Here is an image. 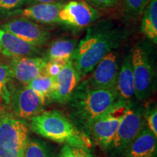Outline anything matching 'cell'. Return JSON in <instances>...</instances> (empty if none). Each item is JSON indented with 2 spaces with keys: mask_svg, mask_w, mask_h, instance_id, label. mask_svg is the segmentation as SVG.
Masks as SVG:
<instances>
[{
  "mask_svg": "<svg viewBox=\"0 0 157 157\" xmlns=\"http://www.w3.org/2000/svg\"><path fill=\"white\" fill-rule=\"evenodd\" d=\"M99 12L84 1L64 3L58 14V23L74 29L89 26L99 18Z\"/></svg>",
  "mask_w": 157,
  "mask_h": 157,
  "instance_id": "cell-8",
  "label": "cell"
},
{
  "mask_svg": "<svg viewBox=\"0 0 157 157\" xmlns=\"http://www.w3.org/2000/svg\"><path fill=\"white\" fill-rule=\"evenodd\" d=\"M117 99L115 90L92 87L84 81L78 84L67 104L75 125L86 134L92 123L111 109Z\"/></svg>",
  "mask_w": 157,
  "mask_h": 157,
  "instance_id": "cell-2",
  "label": "cell"
},
{
  "mask_svg": "<svg viewBox=\"0 0 157 157\" xmlns=\"http://www.w3.org/2000/svg\"><path fill=\"white\" fill-rule=\"evenodd\" d=\"M116 91L118 99L130 101L135 96L134 78H133L130 53L124 58L118 73Z\"/></svg>",
  "mask_w": 157,
  "mask_h": 157,
  "instance_id": "cell-18",
  "label": "cell"
},
{
  "mask_svg": "<svg viewBox=\"0 0 157 157\" xmlns=\"http://www.w3.org/2000/svg\"><path fill=\"white\" fill-rule=\"evenodd\" d=\"M127 35L125 29L111 21H101L88 27L71 60L80 76L91 73L98 62L109 52L119 48Z\"/></svg>",
  "mask_w": 157,
  "mask_h": 157,
  "instance_id": "cell-1",
  "label": "cell"
},
{
  "mask_svg": "<svg viewBox=\"0 0 157 157\" xmlns=\"http://www.w3.org/2000/svg\"><path fill=\"white\" fill-rule=\"evenodd\" d=\"M92 5L100 9H107L114 7L118 0H87Z\"/></svg>",
  "mask_w": 157,
  "mask_h": 157,
  "instance_id": "cell-28",
  "label": "cell"
},
{
  "mask_svg": "<svg viewBox=\"0 0 157 157\" xmlns=\"http://www.w3.org/2000/svg\"><path fill=\"white\" fill-rule=\"evenodd\" d=\"M30 121L33 132L54 142L85 148L91 146L90 137L68 117L56 110L42 111Z\"/></svg>",
  "mask_w": 157,
  "mask_h": 157,
  "instance_id": "cell-3",
  "label": "cell"
},
{
  "mask_svg": "<svg viewBox=\"0 0 157 157\" xmlns=\"http://www.w3.org/2000/svg\"><path fill=\"white\" fill-rule=\"evenodd\" d=\"M56 80L55 77L43 74L35 78L25 85L34 90L45 101H50L51 93L54 90Z\"/></svg>",
  "mask_w": 157,
  "mask_h": 157,
  "instance_id": "cell-20",
  "label": "cell"
},
{
  "mask_svg": "<svg viewBox=\"0 0 157 157\" xmlns=\"http://www.w3.org/2000/svg\"><path fill=\"white\" fill-rule=\"evenodd\" d=\"M58 157H61V156H60V155H59V156Z\"/></svg>",
  "mask_w": 157,
  "mask_h": 157,
  "instance_id": "cell-31",
  "label": "cell"
},
{
  "mask_svg": "<svg viewBox=\"0 0 157 157\" xmlns=\"http://www.w3.org/2000/svg\"><path fill=\"white\" fill-rule=\"evenodd\" d=\"M125 14L132 19L138 18L148 4L149 0H123Z\"/></svg>",
  "mask_w": 157,
  "mask_h": 157,
  "instance_id": "cell-23",
  "label": "cell"
},
{
  "mask_svg": "<svg viewBox=\"0 0 157 157\" xmlns=\"http://www.w3.org/2000/svg\"><path fill=\"white\" fill-rule=\"evenodd\" d=\"M81 76L72 65L66 63L55 77L56 84L51 93L50 101L60 104H67L81 81Z\"/></svg>",
  "mask_w": 157,
  "mask_h": 157,
  "instance_id": "cell-12",
  "label": "cell"
},
{
  "mask_svg": "<svg viewBox=\"0 0 157 157\" xmlns=\"http://www.w3.org/2000/svg\"><path fill=\"white\" fill-rule=\"evenodd\" d=\"M39 52V48L17 38L14 35L0 29V53L7 57L32 56Z\"/></svg>",
  "mask_w": 157,
  "mask_h": 157,
  "instance_id": "cell-16",
  "label": "cell"
},
{
  "mask_svg": "<svg viewBox=\"0 0 157 157\" xmlns=\"http://www.w3.org/2000/svg\"><path fill=\"white\" fill-rule=\"evenodd\" d=\"M29 134L24 119L5 111L0 117V157H24Z\"/></svg>",
  "mask_w": 157,
  "mask_h": 157,
  "instance_id": "cell-5",
  "label": "cell"
},
{
  "mask_svg": "<svg viewBox=\"0 0 157 157\" xmlns=\"http://www.w3.org/2000/svg\"><path fill=\"white\" fill-rule=\"evenodd\" d=\"M2 29L37 48L47 44L50 38L48 30L25 17L12 19L2 25Z\"/></svg>",
  "mask_w": 157,
  "mask_h": 157,
  "instance_id": "cell-9",
  "label": "cell"
},
{
  "mask_svg": "<svg viewBox=\"0 0 157 157\" xmlns=\"http://www.w3.org/2000/svg\"><path fill=\"white\" fill-rule=\"evenodd\" d=\"M47 62L39 57L24 56L12 58L10 66L13 78L27 84L31 80L44 74Z\"/></svg>",
  "mask_w": 157,
  "mask_h": 157,
  "instance_id": "cell-14",
  "label": "cell"
},
{
  "mask_svg": "<svg viewBox=\"0 0 157 157\" xmlns=\"http://www.w3.org/2000/svg\"><path fill=\"white\" fill-rule=\"evenodd\" d=\"M13 109L19 119H29L44 111L47 102L26 85L10 95Z\"/></svg>",
  "mask_w": 157,
  "mask_h": 157,
  "instance_id": "cell-11",
  "label": "cell"
},
{
  "mask_svg": "<svg viewBox=\"0 0 157 157\" xmlns=\"http://www.w3.org/2000/svg\"><path fill=\"white\" fill-rule=\"evenodd\" d=\"M130 101L117 99L111 109L94 121L86 132L90 140H93L98 146L106 151L119 128Z\"/></svg>",
  "mask_w": 157,
  "mask_h": 157,
  "instance_id": "cell-6",
  "label": "cell"
},
{
  "mask_svg": "<svg viewBox=\"0 0 157 157\" xmlns=\"http://www.w3.org/2000/svg\"><path fill=\"white\" fill-rule=\"evenodd\" d=\"M141 31L149 42L157 43V0H151L143 10Z\"/></svg>",
  "mask_w": 157,
  "mask_h": 157,
  "instance_id": "cell-19",
  "label": "cell"
},
{
  "mask_svg": "<svg viewBox=\"0 0 157 157\" xmlns=\"http://www.w3.org/2000/svg\"><path fill=\"white\" fill-rule=\"evenodd\" d=\"M13 78V71L10 66L0 62V98H3L7 103L10 101V93L8 90V84Z\"/></svg>",
  "mask_w": 157,
  "mask_h": 157,
  "instance_id": "cell-22",
  "label": "cell"
},
{
  "mask_svg": "<svg viewBox=\"0 0 157 157\" xmlns=\"http://www.w3.org/2000/svg\"><path fill=\"white\" fill-rule=\"evenodd\" d=\"M118 54L111 51L98 62L94 68L92 76L87 81V84L92 87L101 89L115 90L118 73L119 62Z\"/></svg>",
  "mask_w": 157,
  "mask_h": 157,
  "instance_id": "cell-10",
  "label": "cell"
},
{
  "mask_svg": "<svg viewBox=\"0 0 157 157\" xmlns=\"http://www.w3.org/2000/svg\"><path fill=\"white\" fill-rule=\"evenodd\" d=\"M135 97L143 101L151 95L155 86L154 50L151 43L147 41L137 42L130 53Z\"/></svg>",
  "mask_w": 157,
  "mask_h": 157,
  "instance_id": "cell-4",
  "label": "cell"
},
{
  "mask_svg": "<svg viewBox=\"0 0 157 157\" xmlns=\"http://www.w3.org/2000/svg\"><path fill=\"white\" fill-rule=\"evenodd\" d=\"M64 66V65H63ZM63 67V65L59 63L56 61H49L47 62L46 66H45L44 74L46 75L52 76V77H56L58 75L60 69Z\"/></svg>",
  "mask_w": 157,
  "mask_h": 157,
  "instance_id": "cell-27",
  "label": "cell"
},
{
  "mask_svg": "<svg viewBox=\"0 0 157 157\" xmlns=\"http://www.w3.org/2000/svg\"><path fill=\"white\" fill-rule=\"evenodd\" d=\"M120 157H157V137L145 125Z\"/></svg>",
  "mask_w": 157,
  "mask_h": 157,
  "instance_id": "cell-15",
  "label": "cell"
},
{
  "mask_svg": "<svg viewBox=\"0 0 157 157\" xmlns=\"http://www.w3.org/2000/svg\"><path fill=\"white\" fill-rule=\"evenodd\" d=\"M61 157H93L89 148L64 145L60 150Z\"/></svg>",
  "mask_w": 157,
  "mask_h": 157,
  "instance_id": "cell-26",
  "label": "cell"
},
{
  "mask_svg": "<svg viewBox=\"0 0 157 157\" xmlns=\"http://www.w3.org/2000/svg\"><path fill=\"white\" fill-rule=\"evenodd\" d=\"M145 125L144 109L131 101L106 151L113 157L121 156L129 143L134 140Z\"/></svg>",
  "mask_w": 157,
  "mask_h": 157,
  "instance_id": "cell-7",
  "label": "cell"
},
{
  "mask_svg": "<svg viewBox=\"0 0 157 157\" xmlns=\"http://www.w3.org/2000/svg\"><path fill=\"white\" fill-rule=\"evenodd\" d=\"M26 0H0V18L9 17L12 13L22 8Z\"/></svg>",
  "mask_w": 157,
  "mask_h": 157,
  "instance_id": "cell-24",
  "label": "cell"
},
{
  "mask_svg": "<svg viewBox=\"0 0 157 157\" xmlns=\"http://www.w3.org/2000/svg\"><path fill=\"white\" fill-rule=\"evenodd\" d=\"M63 5V2L36 4L17 10L9 17H21L44 24H55L58 23L59 12Z\"/></svg>",
  "mask_w": 157,
  "mask_h": 157,
  "instance_id": "cell-13",
  "label": "cell"
},
{
  "mask_svg": "<svg viewBox=\"0 0 157 157\" xmlns=\"http://www.w3.org/2000/svg\"><path fill=\"white\" fill-rule=\"evenodd\" d=\"M144 120L148 128L157 137V109L156 104H150L144 109Z\"/></svg>",
  "mask_w": 157,
  "mask_h": 157,
  "instance_id": "cell-25",
  "label": "cell"
},
{
  "mask_svg": "<svg viewBox=\"0 0 157 157\" xmlns=\"http://www.w3.org/2000/svg\"><path fill=\"white\" fill-rule=\"evenodd\" d=\"M78 45L76 39L60 38L52 42L45 51L43 59L46 62L56 61L61 65L71 62Z\"/></svg>",
  "mask_w": 157,
  "mask_h": 157,
  "instance_id": "cell-17",
  "label": "cell"
},
{
  "mask_svg": "<svg viewBox=\"0 0 157 157\" xmlns=\"http://www.w3.org/2000/svg\"><path fill=\"white\" fill-rule=\"evenodd\" d=\"M24 157H54L47 143L37 139H29Z\"/></svg>",
  "mask_w": 157,
  "mask_h": 157,
  "instance_id": "cell-21",
  "label": "cell"
},
{
  "mask_svg": "<svg viewBox=\"0 0 157 157\" xmlns=\"http://www.w3.org/2000/svg\"><path fill=\"white\" fill-rule=\"evenodd\" d=\"M62 2V0H26L25 5L30 6L36 4H41V3H53V2Z\"/></svg>",
  "mask_w": 157,
  "mask_h": 157,
  "instance_id": "cell-29",
  "label": "cell"
},
{
  "mask_svg": "<svg viewBox=\"0 0 157 157\" xmlns=\"http://www.w3.org/2000/svg\"><path fill=\"white\" fill-rule=\"evenodd\" d=\"M4 112H5V111H3V109L1 107V105H0V117H1L2 114V113H3Z\"/></svg>",
  "mask_w": 157,
  "mask_h": 157,
  "instance_id": "cell-30",
  "label": "cell"
}]
</instances>
